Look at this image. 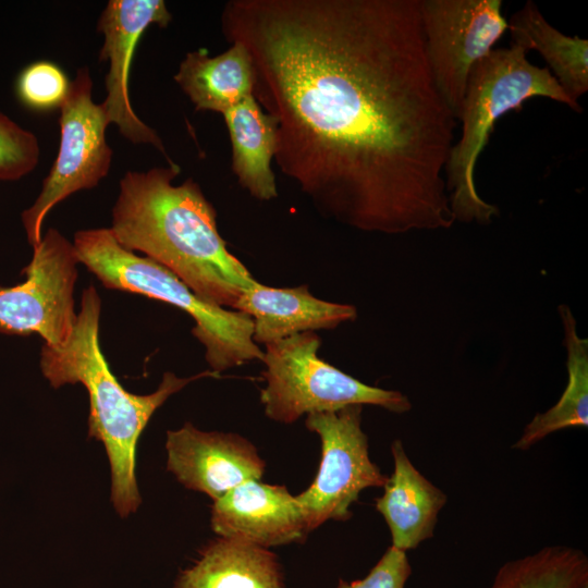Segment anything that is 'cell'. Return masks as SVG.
<instances>
[{"label":"cell","mask_w":588,"mask_h":588,"mask_svg":"<svg viewBox=\"0 0 588 588\" xmlns=\"http://www.w3.org/2000/svg\"><path fill=\"white\" fill-rule=\"evenodd\" d=\"M168 469L188 489L213 501L247 481L259 480L265 462L257 449L236 433L207 432L186 422L168 431Z\"/></svg>","instance_id":"7c38bea8"},{"label":"cell","mask_w":588,"mask_h":588,"mask_svg":"<svg viewBox=\"0 0 588 588\" xmlns=\"http://www.w3.org/2000/svg\"><path fill=\"white\" fill-rule=\"evenodd\" d=\"M73 245L79 264L105 287L158 299L188 314L195 322L192 333L203 344L211 371L261 360L264 351L253 340L248 315L201 299L169 269L120 245L110 228L77 231Z\"/></svg>","instance_id":"5b68a950"},{"label":"cell","mask_w":588,"mask_h":588,"mask_svg":"<svg viewBox=\"0 0 588 588\" xmlns=\"http://www.w3.org/2000/svg\"><path fill=\"white\" fill-rule=\"evenodd\" d=\"M101 299L94 285L82 294L81 308L70 339L62 346L44 344L40 369L58 389L82 383L89 395L88 433L106 448L111 468V500L122 517L136 512L140 497L135 476L138 439L152 414L189 382L215 377L204 371L179 378L167 371L158 389L147 395L126 391L111 372L99 343Z\"/></svg>","instance_id":"3957f363"},{"label":"cell","mask_w":588,"mask_h":588,"mask_svg":"<svg viewBox=\"0 0 588 588\" xmlns=\"http://www.w3.org/2000/svg\"><path fill=\"white\" fill-rule=\"evenodd\" d=\"M174 588H282V575L268 549L220 538L181 573Z\"/></svg>","instance_id":"ac0fdd59"},{"label":"cell","mask_w":588,"mask_h":588,"mask_svg":"<svg viewBox=\"0 0 588 588\" xmlns=\"http://www.w3.org/2000/svg\"><path fill=\"white\" fill-rule=\"evenodd\" d=\"M232 148V172L258 200L278 197L271 168L277 147V121L248 96L223 114Z\"/></svg>","instance_id":"e0dca14e"},{"label":"cell","mask_w":588,"mask_h":588,"mask_svg":"<svg viewBox=\"0 0 588 588\" xmlns=\"http://www.w3.org/2000/svg\"><path fill=\"white\" fill-rule=\"evenodd\" d=\"M526 53L515 45L493 49L469 73L457 118L462 122V134L453 144L445 167L446 189L455 220L488 224L499 212L479 196L474 172L500 118L519 110L534 97L549 98L575 112L583 111L579 103L566 96L549 69L531 64Z\"/></svg>","instance_id":"277c9868"},{"label":"cell","mask_w":588,"mask_h":588,"mask_svg":"<svg viewBox=\"0 0 588 588\" xmlns=\"http://www.w3.org/2000/svg\"><path fill=\"white\" fill-rule=\"evenodd\" d=\"M233 310L253 319V340L264 345L302 332L334 329L357 316L354 306L319 299L307 285L280 289L257 281L241 295Z\"/></svg>","instance_id":"5bb4252c"},{"label":"cell","mask_w":588,"mask_h":588,"mask_svg":"<svg viewBox=\"0 0 588 588\" xmlns=\"http://www.w3.org/2000/svg\"><path fill=\"white\" fill-rule=\"evenodd\" d=\"M62 69L50 61H37L22 70L16 79V95L27 108L46 111L60 108L70 88Z\"/></svg>","instance_id":"7402d4cb"},{"label":"cell","mask_w":588,"mask_h":588,"mask_svg":"<svg viewBox=\"0 0 588 588\" xmlns=\"http://www.w3.org/2000/svg\"><path fill=\"white\" fill-rule=\"evenodd\" d=\"M79 264L72 242L49 229L33 247L26 279L13 286L0 285V333L38 334L50 346L70 339L77 314L74 289Z\"/></svg>","instance_id":"9c48e42d"},{"label":"cell","mask_w":588,"mask_h":588,"mask_svg":"<svg viewBox=\"0 0 588 588\" xmlns=\"http://www.w3.org/2000/svg\"><path fill=\"white\" fill-rule=\"evenodd\" d=\"M507 30L512 45L542 56L563 91L578 103L588 91V40L562 34L530 0L511 16Z\"/></svg>","instance_id":"d6986e66"},{"label":"cell","mask_w":588,"mask_h":588,"mask_svg":"<svg viewBox=\"0 0 588 588\" xmlns=\"http://www.w3.org/2000/svg\"><path fill=\"white\" fill-rule=\"evenodd\" d=\"M391 453L394 469L375 506L390 529L391 546L407 552L433 537L448 495L414 466L401 440L391 443Z\"/></svg>","instance_id":"9a60e30c"},{"label":"cell","mask_w":588,"mask_h":588,"mask_svg":"<svg viewBox=\"0 0 588 588\" xmlns=\"http://www.w3.org/2000/svg\"><path fill=\"white\" fill-rule=\"evenodd\" d=\"M588 584V558L567 546L543 547L505 562L489 588H579Z\"/></svg>","instance_id":"44dd1931"},{"label":"cell","mask_w":588,"mask_h":588,"mask_svg":"<svg viewBox=\"0 0 588 588\" xmlns=\"http://www.w3.org/2000/svg\"><path fill=\"white\" fill-rule=\"evenodd\" d=\"M221 29L250 56L273 160L320 215L384 234L452 226L457 120L430 72L420 0H231Z\"/></svg>","instance_id":"6da1fadb"},{"label":"cell","mask_w":588,"mask_h":588,"mask_svg":"<svg viewBox=\"0 0 588 588\" xmlns=\"http://www.w3.org/2000/svg\"><path fill=\"white\" fill-rule=\"evenodd\" d=\"M213 531L266 548L303 541L309 532L302 507L286 487L247 480L215 501Z\"/></svg>","instance_id":"4fadbf2b"},{"label":"cell","mask_w":588,"mask_h":588,"mask_svg":"<svg viewBox=\"0 0 588 588\" xmlns=\"http://www.w3.org/2000/svg\"><path fill=\"white\" fill-rule=\"evenodd\" d=\"M39 157L36 135L0 111V181H15L29 174Z\"/></svg>","instance_id":"603a6c76"},{"label":"cell","mask_w":588,"mask_h":588,"mask_svg":"<svg viewBox=\"0 0 588 588\" xmlns=\"http://www.w3.org/2000/svg\"><path fill=\"white\" fill-rule=\"evenodd\" d=\"M579 588H588V584H586V585H584V586H581Z\"/></svg>","instance_id":"d4e9b609"},{"label":"cell","mask_w":588,"mask_h":588,"mask_svg":"<svg viewBox=\"0 0 588 588\" xmlns=\"http://www.w3.org/2000/svg\"><path fill=\"white\" fill-rule=\"evenodd\" d=\"M172 15L162 0H110L100 14L98 30L105 36L100 61H109L106 75L107 97L102 102L109 123L133 144L157 148L167 159L163 143L157 132L135 113L128 90L130 68L136 46L146 28L152 24L167 27Z\"/></svg>","instance_id":"8fae6325"},{"label":"cell","mask_w":588,"mask_h":588,"mask_svg":"<svg viewBox=\"0 0 588 588\" xmlns=\"http://www.w3.org/2000/svg\"><path fill=\"white\" fill-rule=\"evenodd\" d=\"M363 405L307 414L306 427L321 441V461L313 483L295 495L308 530L329 519L351 518V505L367 488H380L388 476L370 460L362 429Z\"/></svg>","instance_id":"ba28073f"},{"label":"cell","mask_w":588,"mask_h":588,"mask_svg":"<svg viewBox=\"0 0 588 588\" xmlns=\"http://www.w3.org/2000/svg\"><path fill=\"white\" fill-rule=\"evenodd\" d=\"M174 81L197 111L223 114L254 95L255 73L250 56L240 42L210 57L205 48L188 52L179 65Z\"/></svg>","instance_id":"2e32d148"},{"label":"cell","mask_w":588,"mask_h":588,"mask_svg":"<svg viewBox=\"0 0 588 588\" xmlns=\"http://www.w3.org/2000/svg\"><path fill=\"white\" fill-rule=\"evenodd\" d=\"M567 352V385L555 405L537 414L524 428L513 449L526 451L549 434L567 428L588 426V340L580 339L576 321L566 305L559 307Z\"/></svg>","instance_id":"ffe728a7"},{"label":"cell","mask_w":588,"mask_h":588,"mask_svg":"<svg viewBox=\"0 0 588 588\" xmlns=\"http://www.w3.org/2000/svg\"><path fill=\"white\" fill-rule=\"evenodd\" d=\"M60 109V146L34 204L25 209L22 223L27 241L35 247L41 240L42 222L50 210L82 189L96 187L107 176L112 149L106 140L110 124L105 107L93 100L88 68L77 70Z\"/></svg>","instance_id":"52a82bcc"},{"label":"cell","mask_w":588,"mask_h":588,"mask_svg":"<svg viewBox=\"0 0 588 588\" xmlns=\"http://www.w3.org/2000/svg\"><path fill=\"white\" fill-rule=\"evenodd\" d=\"M180 172L176 163L126 171L110 230L120 245L162 265L201 299L233 310L256 280L229 252L199 185L193 179L172 183Z\"/></svg>","instance_id":"7a4b0ae2"},{"label":"cell","mask_w":588,"mask_h":588,"mask_svg":"<svg viewBox=\"0 0 588 588\" xmlns=\"http://www.w3.org/2000/svg\"><path fill=\"white\" fill-rule=\"evenodd\" d=\"M411 574L406 552L390 546L365 578L340 579L336 588H404Z\"/></svg>","instance_id":"cb8c5ba5"},{"label":"cell","mask_w":588,"mask_h":588,"mask_svg":"<svg viewBox=\"0 0 588 588\" xmlns=\"http://www.w3.org/2000/svg\"><path fill=\"white\" fill-rule=\"evenodd\" d=\"M501 0H420L424 47L434 85L457 120L473 66L507 30Z\"/></svg>","instance_id":"30bf717a"},{"label":"cell","mask_w":588,"mask_h":588,"mask_svg":"<svg viewBox=\"0 0 588 588\" xmlns=\"http://www.w3.org/2000/svg\"><path fill=\"white\" fill-rule=\"evenodd\" d=\"M320 345L311 331L265 345L260 402L267 417L292 424L304 414L348 405H376L396 414L412 408L405 394L368 385L321 359Z\"/></svg>","instance_id":"8992f818"}]
</instances>
